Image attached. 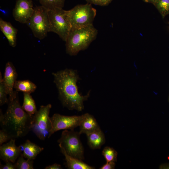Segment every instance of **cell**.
<instances>
[{
  "mask_svg": "<svg viewBox=\"0 0 169 169\" xmlns=\"http://www.w3.org/2000/svg\"><path fill=\"white\" fill-rule=\"evenodd\" d=\"M63 105L69 110L81 111L84 102L90 95V92L83 95L78 91L77 83L80 79L76 70L66 69L52 74Z\"/></svg>",
  "mask_w": 169,
  "mask_h": 169,
  "instance_id": "cell-1",
  "label": "cell"
},
{
  "mask_svg": "<svg viewBox=\"0 0 169 169\" xmlns=\"http://www.w3.org/2000/svg\"><path fill=\"white\" fill-rule=\"evenodd\" d=\"M33 116L26 112L20 104L18 94L9 100L4 114L0 110V123L2 129L13 139L23 137L31 130Z\"/></svg>",
  "mask_w": 169,
  "mask_h": 169,
  "instance_id": "cell-2",
  "label": "cell"
},
{
  "mask_svg": "<svg viewBox=\"0 0 169 169\" xmlns=\"http://www.w3.org/2000/svg\"><path fill=\"white\" fill-rule=\"evenodd\" d=\"M98 34L93 25L85 27L71 29L66 42L67 53L71 56L87 49L95 40Z\"/></svg>",
  "mask_w": 169,
  "mask_h": 169,
  "instance_id": "cell-3",
  "label": "cell"
},
{
  "mask_svg": "<svg viewBox=\"0 0 169 169\" xmlns=\"http://www.w3.org/2000/svg\"><path fill=\"white\" fill-rule=\"evenodd\" d=\"M27 24L36 38L44 39L50 32L48 10L41 5L34 7L33 14Z\"/></svg>",
  "mask_w": 169,
  "mask_h": 169,
  "instance_id": "cell-4",
  "label": "cell"
},
{
  "mask_svg": "<svg viewBox=\"0 0 169 169\" xmlns=\"http://www.w3.org/2000/svg\"><path fill=\"white\" fill-rule=\"evenodd\" d=\"M68 12L71 29L93 25L96 14V10L92 7L91 4L88 3L78 5Z\"/></svg>",
  "mask_w": 169,
  "mask_h": 169,
  "instance_id": "cell-5",
  "label": "cell"
},
{
  "mask_svg": "<svg viewBox=\"0 0 169 169\" xmlns=\"http://www.w3.org/2000/svg\"><path fill=\"white\" fill-rule=\"evenodd\" d=\"M50 25V32L57 34L66 41L71 29L68 10L62 8L48 10Z\"/></svg>",
  "mask_w": 169,
  "mask_h": 169,
  "instance_id": "cell-6",
  "label": "cell"
},
{
  "mask_svg": "<svg viewBox=\"0 0 169 169\" xmlns=\"http://www.w3.org/2000/svg\"><path fill=\"white\" fill-rule=\"evenodd\" d=\"M79 132L74 130H64L58 140L59 147L63 148L69 155L82 160L84 159V149L81 142Z\"/></svg>",
  "mask_w": 169,
  "mask_h": 169,
  "instance_id": "cell-7",
  "label": "cell"
},
{
  "mask_svg": "<svg viewBox=\"0 0 169 169\" xmlns=\"http://www.w3.org/2000/svg\"><path fill=\"white\" fill-rule=\"evenodd\" d=\"M52 107L50 104L42 105L33 116L31 130L41 140L48 137L52 125L49 114Z\"/></svg>",
  "mask_w": 169,
  "mask_h": 169,
  "instance_id": "cell-8",
  "label": "cell"
},
{
  "mask_svg": "<svg viewBox=\"0 0 169 169\" xmlns=\"http://www.w3.org/2000/svg\"><path fill=\"white\" fill-rule=\"evenodd\" d=\"M82 118L80 116H65L56 113L50 117L52 127L48 138L55 132L61 130H74L79 126Z\"/></svg>",
  "mask_w": 169,
  "mask_h": 169,
  "instance_id": "cell-9",
  "label": "cell"
},
{
  "mask_svg": "<svg viewBox=\"0 0 169 169\" xmlns=\"http://www.w3.org/2000/svg\"><path fill=\"white\" fill-rule=\"evenodd\" d=\"M34 10L32 0H17L13 15L16 21L22 23L27 24Z\"/></svg>",
  "mask_w": 169,
  "mask_h": 169,
  "instance_id": "cell-10",
  "label": "cell"
},
{
  "mask_svg": "<svg viewBox=\"0 0 169 169\" xmlns=\"http://www.w3.org/2000/svg\"><path fill=\"white\" fill-rule=\"evenodd\" d=\"M17 77V73L15 67L12 62H8L5 65L3 79L7 93L9 95V100L13 99L18 94L17 91L13 90Z\"/></svg>",
  "mask_w": 169,
  "mask_h": 169,
  "instance_id": "cell-11",
  "label": "cell"
},
{
  "mask_svg": "<svg viewBox=\"0 0 169 169\" xmlns=\"http://www.w3.org/2000/svg\"><path fill=\"white\" fill-rule=\"evenodd\" d=\"M21 149L16 146L15 139H12L8 143L1 145L0 158L5 162L10 161L14 163L20 156Z\"/></svg>",
  "mask_w": 169,
  "mask_h": 169,
  "instance_id": "cell-12",
  "label": "cell"
},
{
  "mask_svg": "<svg viewBox=\"0 0 169 169\" xmlns=\"http://www.w3.org/2000/svg\"><path fill=\"white\" fill-rule=\"evenodd\" d=\"M82 115V118L79 125V132L80 135L82 133L87 135L100 128L96 120L92 115L87 113Z\"/></svg>",
  "mask_w": 169,
  "mask_h": 169,
  "instance_id": "cell-13",
  "label": "cell"
},
{
  "mask_svg": "<svg viewBox=\"0 0 169 169\" xmlns=\"http://www.w3.org/2000/svg\"><path fill=\"white\" fill-rule=\"evenodd\" d=\"M0 29L7 38L9 44L15 47L17 44V29L9 22L0 19Z\"/></svg>",
  "mask_w": 169,
  "mask_h": 169,
  "instance_id": "cell-14",
  "label": "cell"
},
{
  "mask_svg": "<svg viewBox=\"0 0 169 169\" xmlns=\"http://www.w3.org/2000/svg\"><path fill=\"white\" fill-rule=\"evenodd\" d=\"M88 144L92 149H100L105 142L104 134L100 128L86 135Z\"/></svg>",
  "mask_w": 169,
  "mask_h": 169,
  "instance_id": "cell-15",
  "label": "cell"
},
{
  "mask_svg": "<svg viewBox=\"0 0 169 169\" xmlns=\"http://www.w3.org/2000/svg\"><path fill=\"white\" fill-rule=\"evenodd\" d=\"M23 148L22 153L25 158L27 159H35L37 155L44 149L43 147H40L35 144L27 140L22 145Z\"/></svg>",
  "mask_w": 169,
  "mask_h": 169,
  "instance_id": "cell-16",
  "label": "cell"
},
{
  "mask_svg": "<svg viewBox=\"0 0 169 169\" xmlns=\"http://www.w3.org/2000/svg\"><path fill=\"white\" fill-rule=\"evenodd\" d=\"M60 150L64 156L66 161V166L69 169H93L95 167L91 166L77 158L68 154L64 149L59 147Z\"/></svg>",
  "mask_w": 169,
  "mask_h": 169,
  "instance_id": "cell-17",
  "label": "cell"
},
{
  "mask_svg": "<svg viewBox=\"0 0 169 169\" xmlns=\"http://www.w3.org/2000/svg\"><path fill=\"white\" fill-rule=\"evenodd\" d=\"M36 88L35 84L28 80H16L14 86V89L17 92L30 94L33 92Z\"/></svg>",
  "mask_w": 169,
  "mask_h": 169,
  "instance_id": "cell-18",
  "label": "cell"
},
{
  "mask_svg": "<svg viewBox=\"0 0 169 169\" xmlns=\"http://www.w3.org/2000/svg\"><path fill=\"white\" fill-rule=\"evenodd\" d=\"M23 109L31 116L37 111L35 102L30 94L23 93V100L22 106Z\"/></svg>",
  "mask_w": 169,
  "mask_h": 169,
  "instance_id": "cell-19",
  "label": "cell"
},
{
  "mask_svg": "<svg viewBox=\"0 0 169 169\" xmlns=\"http://www.w3.org/2000/svg\"><path fill=\"white\" fill-rule=\"evenodd\" d=\"M41 5L48 10L63 8L65 0H38Z\"/></svg>",
  "mask_w": 169,
  "mask_h": 169,
  "instance_id": "cell-20",
  "label": "cell"
},
{
  "mask_svg": "<svg viewBox=\"0 0 169 169\" xmlns=\"http://www.w3.org/2000/svg\"><path fill=\"white\" fill-rule=\"evenodd\" d=\"M153 5L163 18L169 14V0H158Z\"/></svg>",
  "mask_w": 169,
  "mask_h": 169,
  "instance_id": "cell-21",
  "label": "cell"
},
{
  "mask_svg": "<svg viewBox=\"0 0 169 169\" xmlns=\"http://www.w3.org/2000/svg\"><path fill=\"white\" fill-rule=\"evenodd\" d=\"M22 153L18 158L16 162L14 164L16 169H33V160L24 159Z\"/></svg>",
  "mask_w": 169,
  "mask_h": 169,
  "instance_id": "cell-22",
  "label": "cell"
},
{
  "mask_svg": "<svg viewBox=\"0 0 169 169\" xmlns=\"http://www.w3.org/2000/svg\"><path fill=\"white\" fill-rule=\"evenodd\" d=\"M102 153L106 162L116 161L117 152L113 148L109 146L105 147L103 149Z\"/></svg>",
  "mask_w": 169,
  "mask_h": 169,
  "instance_id": "cell-23",
  "label": "cell"
},
{
  "mask_svg": "<svg viewBox=\"0 0 169 169\" xmlns=\"http://www.w3.org/2000/svg\"><path fill=\"white\" fill-rule=\"evenodd\" d=\"M6 89L4 85L3 77L1 72H0V105L2 106L8 102Z\"/></svg>",
  "mask_w": 169,
  "mask_h": 169,
  "instance_id": "cell-24",
  "label": "cell"
},
{
  "mask_svg": "<svg viewBox=\"0 0 169 169\" xmlns=\"http://www.w3.org/2000/svg\"><path fill=\"white\" fill-rule=\"evenodd\" d=\"M88 3L100 6H105L109 4L113 0H85Z\"/></svg>",
  "mask_w": 169,
  "mask_h": 169,
  "instance_id": "cell-25",
  "label": "cell"
},
{
  "mask_svg": "<svg viewBox=\"0 0 169 169\" xmlns=\"http://www.w3.org/2000/svg\"><path fill=\"white\" fill-rule=\"evenodd\" d=\"M13 139L6 131L1 130L0 131V145H2L4 143Z\"/></svg>",
  "mask_w": 169,
  "mask_h": 169,
  "instance_id": "cell-26",
  "label": "cell"
},
{
  "mask_svg": "<svg viewBox=\"0 0 169 169\" xmlns=\"http://www.w3.org/2000/svg\"><path fill=\"white\" fill-rule=\"evenodd\" d=\"M10 161H7L4 165H1L0 169H15L16 167L14 164Z\"/></svg>",
  "mask_w": 169,
  "mask_h": 169,
  "instance_id": "cell-27",
  "label": "cell"
},
{
  "mask_svg": "<svg viewBox=\"0 0 169 169\" xmlns=\"http://www.w3.org/2000/svg\"><path fill=\"white\" fill-rule=\"evenodd\" d=\"M115 163L114 161L106 162V164L103 165L100 169H113L115 168Z\"/></svg>",
  "mask_w": 169,
  "mask_h": 169,
  "instance_id": "cell-28",
  "label": "cell"
},
{
  "mask_svg": "<svg viewBox=\"0 0 169 169\" xmlns=\"http://www.w3.org/2000/svg\"><path fill=\"white\" fill-rule=\"evenodd\" d=\"M45 169H62L60 165L54 163L46 167Z\"/></svg>",
  "mask_w": 169,
  "mask_h": 169,
  "instance_id": "cell-29",
  "label": "cell"
},
{
  "mask_svg": "<svg viewBox=\"0 0 169 169\" xmlns=\"http://www.w3.org/2000/svg\"><path fill=\"white\" fill-rule=\"evenodd\" d=\"M144 2L150 3L154 4L158 0H143Z\"/></svg>",
  "mask_w": 169,
  "mask_h": 169,
  "instance_id": "cell-30",
  "label": "cell"
},
{
  "mask_svg": "<svg viewBox=\"0 0 169 169\" xmlns=\"http://www.w3.org/2000/svg\"><path fill=\"white\" fill-rule=\"evenodd\" d=\"M168 100H169V97Z\"/></svg>",
  "mask_w": 169,
  "mask_h": 169,
  "instance_id": "cell-31",
  "label": "cell"
}]
</instances>
